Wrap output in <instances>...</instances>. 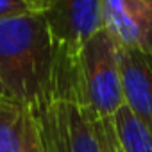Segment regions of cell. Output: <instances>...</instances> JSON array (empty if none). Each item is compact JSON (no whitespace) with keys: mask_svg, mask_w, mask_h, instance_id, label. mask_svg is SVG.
Instances as JSON below:
<instances>
[{"mask_svg":"<svg viewBox=\"0 0 152 152\" xmlns=\"http://www.w3.org/2000/svg\"><path fill=\"white\" fill-rule=\"evenodd\" d=\"M59 56L45 13L0 18V81L7 97L25 107L52 99Z\"/></svg>","mask_w":152,"mask_h":152,"instance_id":"cell-1","label":"cell"},{"mask_svg":"<svg viewBox=\"0 0 152 152\" xmlns=\"http://www.w3.org/2000/svg\"><path fill=\"white\" fill-rule=\"evenodd\" d=\"M29 109L38 122L47 152H104L102 120L83 100L73 70L57 75L50 100Z\"/></svg>","mask_w":152,"mask_h":152,"instance_id":"cell-2","label":"cell"},{"mask_svg":"<svg viewBox=\"0 0 152 152\" xmlns=\"http://www.w3.org/2000/svg\"><path fill=\"white\" fill-rule=\"evenodd\" d=\"M73 75L83 100L100 120H111L125 104L120 48L107 29L95 32L73 59Z\"/></svg>","mask_w":152,"mask_h":152,"instance_id":"cell-3","label":"cell"},{"mask_svg":"<svg viewBox=\"0 0 152 152\" xmlns=\"http://www.w3.org/2000/svg\"><path fill=\"white\" fill-rule=\"evenodd\" d=\"M43 13L63 64L73 63L84 41L104 29V0H48Z\"/></svg>","mask_w":152,"mask_h":152,"instance_id":"cell-4","label":"cell"},{"mask_svg":"<svg viewBox=\"0 0 152 152\" xmlns=\"http://www.w3.org/2000/svg\"><path fill=\"white\" fill-rule=\"evenodd\" d=\"M104 29L120 48L152 54V0H104Z\"/></svg>","mask_w":152,"mask_h":152,"instance_id":"cell-5","label":"cell"},{"mask_svg":"<svg viewBox=\"0 0 152 152\" xmlns=\"http://www.w3.org/2000/svg\"><path fill=\"white\" fill-rule=\"evenodd\" d=\"M120 72L125 106L152 134V54L120 48Z\"/></svg>","mask_w":152,"mask_h":152,"instance_id":"cell-6","label":"cell"},{"mask_svg":"<svg viewBox=\"0 0 152 152\" xmlns=\"http://www.w3.org/2000/svg\"><path fill=\"white\" fill-rule=\"evenodd\" d=\"M27 107L9 97L0 99V152H22Z\"/></svg>","mask_w":152,"mask_h":152,"instance_id":"cell-7","label":"cell"},{"mask_svg":"<svg viewBox=\"0 0 152 152\" xmlns=\"http://www.w3.org/2000/svg\"><path fill=\"white\" fill-rule=\"evenodd\" d=\"M124 152H152V134L124 104L111 118Z\"/></svg>","mask_w":152,"mask_h":152,"instance_id":"cell-8","label":"cell"},{"mask_svg":"<svg viewBox=\"0 0 152 152\" xmlns=\"http://www.w3.org/2000/svg\"><path fill=\"white\" fill-rule=\"evenodd\" d=\"M22 152H47L38 122L31 109L27 107V120H25V134H23V148Z\"/></svg>","mask_w":152,"mask_h":152,"instance_id":"cell-9","label":"cell"},{"mask_svg":"<svg viewBox=\"0 0 152 152\" xmlns=\"http://www.w3.org/2000/svg\"><path fill=\"white\" fill-rule=\"evenodd\" d=\"M41 11L43 9H39L31 0H0V18H13Z\"/></svg>","mask_w":152,"mask_h":152,"instance_id":"cell-10","label":"cell"},{"mask_svg":"<svg viewBox=\"0 0 152 152\" xmlns=\"http://www.w3.org/2000/svg\"><path fill=\"white\" fill-rule=\"evenodd\" d=\"M100 127H102V147H104V152H122V147H120V143L116 140V134H115L113 122L111 120H102Z\"/></svg>","mask_w":152,"mask_h":152,"instance_id":"cell-11","label":"cell"},{"mask_svg":"<svg viewBox=\"0 0 152 152\" xmlns=\"http://www.w3.org/2000/svg\"><path fill=\"white\" fill-rule=\"evenodd\" d=\"M31 2H32V4H36L39 9H43V11H45V7H47V4H48V0H31Z\"/></svg>","mask_w":152,"mask_h":152,"instance_id":"cell-12","label":"cell"},{"mask_svg":"<svg viewBox=\"0 0 152 152\" xmlns=\"http://www.w3.org/2000/svg\"><path fill=\"white\" fill-rule=\"evenodd\" d=\"M4 97H7V91H6V88H4V84H2V81H0V99H4Z\"/></svg>","mask_w":152,"mask_h":152,"instance_id":"cell-13","label":"cell"},{"mask_svg":"<svg viewBox=\"0 0 152 152\" xmlns=\"http://www.w3.org/2000/svg\"><path fill=\"white\" fill-rule=\"evenodd\" d=\"M122 152H124V150H122Z\"/></svg>","mask_w":152,"mask_h":152,"instance_id":"cell-14","label":"cell"}]
</instances>
